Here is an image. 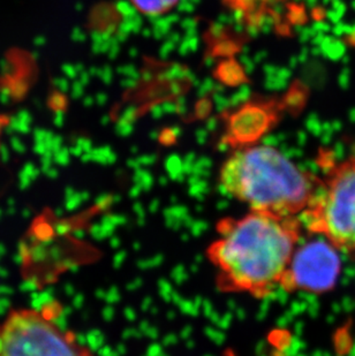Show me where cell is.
I'll return each instance as SVG.
<instances>
[{"label":"cell","instance_id":"obj_7","mask_svg":"<svg viewBox=\"0 0 355 356\" xmlns=\"http://www.w3.org/2000/svg\"><path fill=\"white\" fill-rule=\"evenodd\" d=\"M224 356H237L235 355V353H233V352H232V350H226V352H225V354H224ZM274 356H283L282 354H274Z\"/></svg>","mask_w":355,"mask_h":356},{"label":"cell","instance_id":"obj_2","mask_svg":"<svg viewBox=\"0 0 355 356\" xmlns=\"http://www.w3.org/2000/svg\"><path fill=\"white\" fill-rule=\"evenodd\" d=\"M218 181L249 211L300 217L319 191L322 178L298 166L278 149L251 145L235 149L225 159Z\"/></svg>","mask_w":355,"mask_h":356},{"label":"cell","instance_id":"obj_5","mask_svg":"<svg viewBox=\"0 0 355 356\" xmlns=\"http://www.w3.org/2000/svg\"><path fill=\"white\" fill-rule=\"evenodd\" d=\"M302 242L295 250L282 291L322 294L335 287L340 273V252L326 240Z\"/></svg>","mask_w":355,"mask_h":356},{"label":"cell","instance_id":"obj_6","mask_svg":"<svg viewBox=\"0 0 355 356\" xmlns=\"http://www.w3.org/2000/svg\"><path fill=\"white\" fill-rule=\"evenodd\" d=\"M135 7L145 14L164 13L175 6L178 0H132Z\"/></svg>","mask_w":355,"mask_h":356},{"label":"cell","instance_id":"obj_1","mask_svg":"<svg viewBox=\"0 0 355 356\" xmlns=\"http://www.w3.org/2000/svg\"><path fill=\"white\" fill-rule=\"evenodd\" d=\"M300 217L248 211L216 224L207 257L221 292L265 299L282 289L295 250L301 243Z\"/></svg>","mask_w":355,"mask_h":356},{"label":"cell","instance_id":"obj_4","mask_svg":"<svg viewBox=\"0 0 355 356\" xmlns=\"http://www.w3.org/2000/svg\"><path fill=\"white\" fill-rule=\"evenodd\" d=\"M0 356H96L36 309L12 310L0 324Z\"/></svg>","mask_w":355,"mask_h":356},{"label":"cell","instance_id":"obj_3","mask_svg":"<svg viewBox=\"0 0 355 356\" xmlns=\"http://www.w3.org/2000/svg\"><path fill=\"white\" fill-rule=\"evenodd\" d=\"M321 178L319 191L300 216L303 229L355 259V148Z\"/></svg>","mask_w":355,"mask_h":356}]
</instances>
